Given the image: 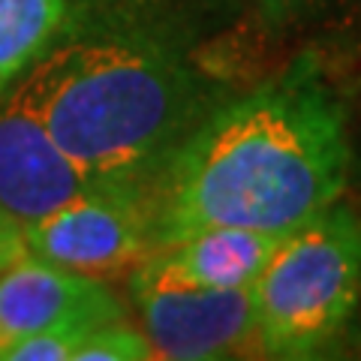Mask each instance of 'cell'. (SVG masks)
I'll return each instance as SVG.
<instances>
[{"mask_svg":"<svg viewBox=\"0 0 361 361\" xmlns=\"http://www.w3.org/2000/svg\"><path fill=\"white\" fill-rule=\"evenodd\" d=\"M349 133L316 75L289 73L214 111L151 187L154 247L205 226L292 232L334 205L349 178Z\"/></svg>","mask_w":361,"mask_h":361,"instance_id":"cell-1","label":"cell"},{"mask_svg":"<svg viewBox=\"0 0 361 361\" xmlns=\"http://www.w3.org/2000/svg\"><path fill=\"white\" fill-rule=\"evenodd\" d=\"M94 187L151 190L196 118V82L166 45L127 33L58 39L18 82Z\"/></svg>","mask_w":361,"mask_h":361,"instance_id":"cell-2","label":"cell"},{"mask_svg":"<svg viewBox=\"0 0 361 361\" xmlns=\"http://www.w3.org/2000/svg\"><path fill=\"white\" fill-rule=\"evenodd\" d=\"M361 295V217L341 199L286 238L253 280L256 343L271 358H313L353 322Z\"/></svg>","mask_w":361,"mask_h":361,"instance_id":"cell-3","label":"cell"},{"mask_svg":"<svg viewBox=\"0 0 361 361\" xmlns=\"http://www.w3.org/2000/svg\"><path fill=\"white\" fill-rule=\"evenodd\" d=\"M27 253L99 280L133 271L154 250V205L145 187H90L25 226Z\"/></svg>","mask_w":361,"mask_h":361,"instance_id":"cell-4","label":"cell"},{"mask_svg":"<svg viewBox=\"0 0 361 361\" xmlns=\"http://www.w3.org/2000/svg\"><path fill=\"white\" fill-rule=\"evenodd\" d=\"M133 301L154 358L217 361L259 349L253 286L202 289L133 268Z\"/></svg>","mask_w":361,"mask_h":361,"instance_id":"cell-5","label":"cell"},{"mask_svg":"<svg viewBox=\"0 0 361 361\" xmlns=\"http://www.w3.org/2000/svg\"><path fill=\"white\" fill-rule=\"evenodd\" d=\"M94 187L73 166L16 85L0 97V211L21 229Z\"/></svg>","mask_w":361,"mask_h":361,"instance_id":"cell-6","label":"cell"},{"mask_svg":"<svg viewBox=\"0 0 361 361\" xmlns=\"http://www.w3.org/2000/svg\"><path fill=\"white\" fill-rule=\"evenodd\" d=\"M78 313L123 310L99 280L25 253L0 271V361L18 341Z\"/></svg>","mask_w":361,"mask_h":361,"instance_id":"cell-7","label":"cell"},{"mask_svg":"<svg viewBox=\"0 0 361 361\" xmlns=\"http://www.w3.org/2000/svg\"><path fill=\"white\" fill-rule=\"evenodd\" d=\"M286 232L244 229V226H205L172 244L154 247L135 268L169 280V283L202 289H241L253 286L271 253Z\"/></svg>","mask_w":361,"mask_h":361,"instance_id":"cell-8","label":"cell"},{"mask_svg":"<svg viewBox=\"0 0 361 361\" xmlns=\"http://www.w3.org/2000/svg\"><path fill=\"white\" fill-rule=\"evenodd\" d=\"M75 0H0V97L66 37Z\"/></svg>","mask_w":361,"mask_h":361,"instance_id":"cell-9","label":"cell"},{"mask_svg":"<svg viewBox=\"0 0 361 361\" xmlns=\"http://www.w3.org/2000/svg\"><path fill=\"white\" fill-rule=\"evenodd\" d=\"M123 313H78L73 319H63L45 331H37L18 341L4 361H75V353L94 334L99 325L118 319Z\"/></svg>","mask_w":361,"mask_h":361,"instance_id":"cell-10","label":"cell"},{"mask_svg":"<svg viewBox=\"0 0 361 361\" xmlns=\"http://www.w3.org/2000/svg\"><path fill=\"white\" fill-rule=\"evenodd\" d=\"M145 358H154L148 337H145V331L133 329L130 322H123V316L103 322L75 353V361H145Z\"/></svg>","mask_w":361,"mask_h":361,"instance_id":"cell-11","label":"cell"},{"mask_svg":"<svg viewBox=\"0 0 361 361\" xmlns=\"http://www.w3.org/2000/svg\"><path fill=\"white\" fill-rule=\"evenodd\" d=\"M27 253L25 247V232H21V226L9 217V214L0 211V271L9 268Z\"/></svg>","mask_w":361,"mask_h":361,"instance_id":"cell-12","label":"cell"},{"mask_svg":"<svg viewBox=\"0 0 361 361\" xmlns=\"http://www.w3.org/2000/svg\"><path fill=\"white\" fill-rule=\"evenodd\" d=\"M304 4H307V0H265V13L271 18H286L292 13H298Z\"/></svg>","mask_w":361,"mask_h":361,"instance_id":"cell-13","label":"cell"}]
</instances>
